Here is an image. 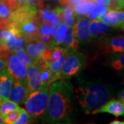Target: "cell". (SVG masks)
Instances as JSON below:
<instances>
[{
  "label": "cell",
  "instance_id": "obj_1",
  "mask_svg": "<svg viewBox=\"0 0 124 124\" xmlns=\"http://www.w3.org/2000/svg\"><path fill=\"white\" fill-rule=\"evenodd\" d=\"M73 85L65 80H57L50 84L48 103L45 121L57 124L67 121L73 110L71 97Z\"/></svg>",
  "mask_w": 124,
  "mask_h": 124
},
{
  "label": "cell",
  "instance_id": "obj_2",
  "mask_svg": "<svg viewBox=\"0 0 124 124\" xmlns=\"http://www.w3.org/2000/svg\"><path fill=\"white\" fill-rule=\"evenodd\" d=\"M76 97L85 114H93L111 97L110 88L98 82L81 84L75 90Z\"/></svg>",
  "mask_w": 124,
  "mask_h": 124
},
{
  "label": "cell",
  "instance_id": "obj_3",
  "mask_svg": "<svg viewBox=\"0 0 124 124\" xmlns=\"http://www.w3.org/2000/svg\"><path fill=\"white\" fill-rule=\"evenodd\" d=\"M50 85H43L41 88L28 94L23 102L25 110L34 118L44 115L48 106Z\"/></svg>",
  "mask_w": 124,
  "mask_h": 124
},
{
  "label": "cell",
  "instance_id": "obj_4",
  "mask_svg": "<svg viewBox=\"0 0 124 124\" xmlns=\"http://www.w3.org/2000/svg\"><path fill=\"white\" fill-rule=\"evenodd\" d=\"M27 42L17 25L11 22L8 28L3 31V40L0 46L8 53H12L17 49L24 48Z\"/></svg>",
  "mask_w": 124,
  "mask_h": 124
},
{
  "label": "cell",
  "instance_id": "obj_5",
  "mask_svg": "<svg viewBox=\"0 0 124 124\" xmlns=\"http://www.w3.org/2000/svg\"><path fill=\"white\" fill-rule=\"evenodd\" d=\"M85 57L84 54L77 51H71L59 71L60 79H70L84 67Z\"/></svg>",
  "mask_w": 124,
  "mask_h": 124
},
{
  "label": "cell",
  "instance_id": "obj_6",
  "mask_svg": "<svg viewBox=\"0 0 124 124\" xmlns=\"http://www.w3.org/2000/svg\"><path fill=\"white\" fill-rule=\"evenodd\" d=\"M39 23V19L37 15L35 17L28 19L17 26L22 35L27 40L28 42H31L38 39V27Z\"/></svg>",
  "mask_w": 124,
  "mask_h": 124
},
{
  "label": "cell",
  "instance_id": "obj_7",
  "mask_svg": "<svg viewBox=\"0 0 124 124\" xmlns=\"http://www.w3.org/2000/svg\"><path fill=\"white\" fill-rule=\"evenodd\" d=\"M28 94L29 92L27 79H15L13 85L10 93L9 99L13 101L16 102L18 104H22L25 101Z\"/></svg>",
  "mask_w": 124,
  "mask_h": 124
},
{
  "label": "cell",
  "instance_id": "obj_8",
  "mask_svg": "<svg viewBox=\"0 0 124 124\" xmlns=\"http://www.w3.org/2000/svg\"><path fill=\"white\" fill-rule=\"evenodd\" d=\"M7 66L10 73L16 79H27V68L15 54H9L7 57Z\"/></svg>",
  "mask_w": 124,
  "mask_h": 124
},
{
  "label": "cell",
  "instance_id": "obj_9",
  "mask_svg": "<svg viewBox=\"0 0 124 124\" xmlns=\"http://www.w3.org/2000/svg\"><path fill=\"white\" fill-rule=\"evenodd\" d=\"M72 28L75 37L78 41L87 42L93 37L90 32V21L88 18H78L77 22Z\"/></svg>",
  "mask_w": 124,
  "mask_h": 124
},
{
  "label": "cell",
  "instance_id": "obj_10",
  "mask_svg": "<svg viewBox=\"0 0 124 124\" xmlns=\"http://www.w3.org/2000/svg\"><path fill=\"white\" fill-rule=\"evenodd\" d=\"M41 23H43L47 25L58 27L62 22V19L60 16L59 12L57 8L52 9L49 7L39 10V17Z\"/></svg>",
  "mask_w": 124,
  "mask_h": 124
},
{
  "label": "cell",
  "instance_id": "obj_11",
  "mask_svg": "<svg viewBox=\"0 0 124 124\" xmlns=\"http://www.w3.org/2000/svg\"><path fill=\"white\" fill-rule=\"evenodd\" d=\"M15 78L10 73L8 68L0 71V100L8 99L13 85Z\"/></svg>",
  "mask_w": 124,
  "mask_h": 124
},
{
  "label": "cell",
  "instance_id": "obj_12",
  "mask_svg": "<svg viewBox=\"0 0 124 124\" xmlns=\"http://www.w3.org/2000/svg\"><path fill=\"white\" fill-rule=\"evenodd\" d=\"M27 81L29 94L42 86L40 78V69L33 62L27 70Z\"/></svg>",
  "mask_w": 124,
  "mask_h": 124
},
{
  "label": "cell",
  "instance_id": "obj_13",
  "mask_svg": "<svg viewBox=\"0 0 124 124\" xmlns=\"http://www.w3.org/2000/svg\"><path fill=\"white\" fill-rule=\"evenodd\" d=\"M107 112L118 117L124 115V106L119 100L112 99L107 103H105L102 106L94 111L93 114Z\"/></svg>",
  "mask_w": 124,
  "mask_h": 124
},
{
  "label": "cell",
  "instance_id": "obj_14",
  "mask_svg": "<svg viewBox=\"0 0 124 124\" xmlns=\"http://www.w3.org/2000/svg\"><path fill=\"white\" fill-rule=\"evenodd\" d=\"M57 9L64 23L68 27L73 28L75 24L76 16L73 6L67 4L63 7H57Z\"/></svg>",
  "mask_w": 124,
  "mask_h": 124
},
{
  "label": "cell",
  "instance_id": "obj_15",
  "mask_svg": "<svg viewBox=\"0 0 124 124\" xmlns=\"http://www.w3.org/2000/svg\"><path fill=\"white\" fill-rule=\"evenodd\" d=\"M105 46L108 53H124V36H116L107 39Z\"/></svg>",
  "mask_w": 124,
  "mask_h": 124
},
{
  "label": "cell",
  "instance_id": "obj_16",
  "mask_svg": "<svg viewBox=\"0 0 124 124\" xmlns=\"http://www.w3.org/2000/svg\"><path fill=\"white\" fill-rule=\"evenodd\" d=\"M47 48V45L40 40H35L28 42L26 46V51L30 54L32 59L35 61L37 58L41 57V54Z\"/></svg>",
  "mask_w": 124,
  "mask_h": 124
},
{
  "label": "cell",
  "instance_id": "obj_17",
  "mask_svg": "<svg viewBox=\"0 0 124 124\" xmlns=\"http://www.w3.org/2000/svg\"><path fill=\"white\" fill-rule=\"evenodd\" d=\"M63 47L69 50L70 51H77L79 48V41L75 37L73 28L69 27L68 28L66 36L62 43Z\"/></svg>",
  "mask_w": 124,
  "mask_h": 124
},
{
  "label": "cell",
  "instance_id": "obj_18",
  "mask_svg": "<svg viewBox=\"0 0 124 124\" xmlns=\"http://www.w3.org/2000/svg\"><path fill=\"white\" fill-rule=\"evenodd\" d=\"M68 28V26L65 23H60L57 27V31H56V32L54 33L51 42L47 46L50 47H54L62 44L63 41L66 37Z\"/></svg>",
  "mask_w": 124,
  "mask_h": 124
},
{
  "label": "cell",
  "instance_id": "obj_19",
  "mask_svg": "<svg viewBox=\"0 0 124 124\" xmlns=\"http://www.w3.org/2000/svg\"><path fill=\"white\" fill-rule=\"evenodd\" d=\"M69 53V50L66 51L65 53L62 54L60 57L57 59V60L52 61V62H48L49 68L51 70V72L53 73L54 75H57L60 79V76H59V71L61 70L62 67L63 66L64 62L66 61V57Z\"/></svg>",
  "mask_w": 124,
  "mask_h": 124
},
{
  "label": "cell",
  "instance_id": "obj_20",
  "mask_svg": "<svg viewBox=\"0 0 124 124\" xmlns=\"http://www.w3.org/2000/svg\"><path fill=\"white\" fill-rule=\"evenodd\" d=\"M108 30V26L100 20H93L90 24V32L92 37L104 34Z\"/></svg>",
  "mask_w": 124,
  "mask_h": 124
},
{
  "label": "cell",
  "instance_id": "obj_21",
  "mask_svg": "<svg viewBox=\"0 0 124 124\" xmlns=\"http://www.w3.org/2000/svg\"><path fill=\"white\" fill-rule=\"evenodd\" d=\"M40 78L43 85H50L53 81L59 80L57 75H54L50 70L48 66L40 69Z\"/></svg>",
  "mask_w": 124,
  "mask_h": 124
},
{
  "label": "cell",
  "instance_id": "obj_22",
  "mask_svg": "<svg viewBox=\"0 0 124 124\" xmlns=\"http://www.w3.org/2000/svg\"><path fill=\"white\" fill-rule=\"evenodd\" d=\"M95 6L93 1H81L75 5L74 12L77 15H84L90 13Z\"/></svg>",
  "mask_w": 124,
  "mask_h": 124
},
{
  "label": "cell",
  "instance_id": "obj_23",
  "mask_svg": "<svg viewBox=\"0 0 124 124\" xmlns=\"http://www.w3.org/2000/svg\"><path fill=\"white\" fill-rule=\"evenodd\" d=\"M21 108L19 106L18 103L11 100H2L0 101V115L3 117L10 111L20 110Z\"/></svg>",
  "mask_w": 124,
  "mask_h": 124
},
{
  "label": "cell",
  "instance_id": "obj_24",
  "mask_svg": "<svg viewBox=\"0 0 124 124\" xmlns=\"http://www.w3.org/2000/svg\"><path fill=\"white\" fill-rule=\"evenodd\" d=\"M109 10L110 8L105 5H95V6L93 8V10L88 13L86 17L90 19H98L106 15L107 13L109 11Z\"/></svg>",
  "mask_w": 124,
  "mask_h": 124
},
{
  "label": "cell",
  "instance_id": "obj_25",
  "mask_svg": "<svg viewBox=\"0 0 124 124\" xmlns=\"http://www.w3.org/2000/svg\"><path fill=\"white\" fill-rule=\"evenodd\" d=\"M110 65L115 70L121 71L124 70V53L116 54L112 59Z\"/></svg>",
  "mask_w": 124,
  "mask_h": 124
},
{
  "label": "cell",
  "instance_id": "obj_26",
  "mask_svg": "<svg viewBox=\"0 0 124 124\" xmlns=\"http://www.w3.org/2000/svg\"><path fill=\"white\" fill-rule=\"evenodd\" d=\"M14 53H15V54L25 64V66L26 67L30 66L34 62V60L32 59V58L30 56L29 54L27 53L26 51L23 48L17 49Z\"/></svg>",
  "mask_w": 124,
  "mask_h": 124
},
{
  "label": "cell",
  "instance_id": "obj_27",
  "mask_svg": "<svg viewBox=\"0 0 124 124\" xmlns=\"http://www.w3.org/2000/svg\"><path fill=\"white\" fill-rule=\"evenodd\" d=\"M57 27L47 25L43 23L40 22L38 27V37L40 35H52L53 36L56 32Z\"/></svg>",
  "mask_w": 124,
  "mask_h": 124
},
{
  "label": "cell",
  "instance_id": "obj_28",
  "mask_svg": "<svg viewBox=\"0 0 124 124\" xmlns=\"http://www.w3.org/2000/svg\"><path fill=\"white\" fill-rule=\"evenodd\" d=\"M32 121V116L26 110L21 108L19 112V116L17 121L15 122L16 124H30Z\"/></svg>",
  "mask_w": 124,
  "mask_h": 124
},
{
  "label": "cell",
  "instance_id": "obj_29",
  "mask_svg": "<svg viewBox=\"0 0 124 124\" xmlns=\"http://www.w3.org/2000/svg\"><path fill=\"white\" fill-rule=\"evenodd\" d=\"M21 110V109H20ZM20 110H15L10 111L6 115L3 117L4 119L5 124H13L17 121L19 116V112Z\"/></svg>",
  "mask_w": 124,
  "mask_h": 124
},
{
  "label": "cell",
  "instance_id": "obj_30",
  "mask_svg": "<svg viewBox=\"0 0 124 124\" xmlns=\"http://www.w3.org/2000/svg\"><path fill=\"white\" fill-rule=\"evenodd\" d=\"M13 10L4 1L0 0V17L9 18Z\"/></svg>",
  "mask_w": 124,
  "mask_h": 124
},
{
  "label": "cell",
  "instance_id": "obj_31",
  "mask_svg": "<svg viewBox=\"0 0 124 124\" xmlns=\"http://www.w3.org/2000/svg\"><path fill=\"white\" fill-rule=\"evenodd\" d=\"M108 7L111 10H120L124 8L121 0H108Z\"/></svg>",
  "mask_w": 124,
  "mask_h": 124
},
{
  "label": "cell",
  "instance_id": "obj_32",
  "mask_svg": "<svg viewBox=\"0 0 124 124\" xmlns=\"http://www.w3.org/2000/svg\"><path fill=\"white\" fill-rule=\"evenodd\" d=\"M38 39L43 41L44 43H45L46 45H48L51 41L53 39L52 38V35H40L38 37Z\"/></svg>",
  "mask_w": 124,
  "mask_h": 124
},
{
  "label": "cell",
  "instance_id": "obj_33",
  "mask_svg": "<svg viewBox=\"0 0 124 124\" xmlns=\"http://www.w3.org/2000/svg\"><path fill=\"white\" fill-rule=\"evenodd\" d=\"M26 3L35 5L37 8H42V7H43V4L41 1V0H26Z\"/></svg>",
  "mask_w": 124,
  "mask_h": 124
},
{
  "label": "cell",
  "instance_id": "obj_34",
  "mask_svg": "<svg viewBox=\"0 0 124 124\" xmlns=\"http://www.w3.org/2000/svg\"><path fill=\"white\" fill-rule=\"evenodd\" d=\"M7 68H8L7 62H6L5 59H4L3 58L0 57V71L3 70Z\"/></svg>",
  "mask_w": 124,
  "mask_h": 124
},
{
  "label": "cell",
  "instance_id": "obj_35",
  "mask_svg": "<svg viewBox=\"0 0 124 124\" xmlns=\"http://www.w3.org/2000/svg\"><path fill=\"white\" fill-rule=\"evenodd\" d=\"M92 1L98 4L105 5L106 6H108V0H92Z\"/></svg>",
  "mask_w": 124,
  "mask_h": 124
},
{
  "label": "cell",
  "instance_id": "obj_36",
  "mask_svg": "<svg viewBox=\"0 0 124 124\" xmlns=\"http://www.w3.org/2000/svg\"><path fill=\"white\" fill-rule=\"evenodd\" d=\"M119 99L120 101H121V103H123V105L124 106V90H123L119 94Z\"/></svg>",
  "mask_w": 124,
  "mask_h": 124
},
{
  "label": "cell",
  "instance_id": "obj_37",
  "mask_svg": "<svg viewBox=\"0 0 124 124\" xmlns=\"http://www.w3.org/2000/svg\"><path fill=\"white\" fill-rule=\"evenodd\" d=\"M4 31V29L0 28V45L2 43V40H3V31Z\"/></svg>",
  "mask_w": 124,
  "mask_h": 124
},
{
  "label": "cell",
  "instance_id": "obj_38",
  "mask_svg": "<svg viewBox=\"0 0 124 124\" xmlns=\"http://www.w3.org/2000/svg\"><path fill=\"white\" fill-rule=\"evenodd\" d=\"M110 124H124V121H118V120H115L112 122H111Z\"/></svg>",
  "mask_w": 124,
  "mask_h": 124
},
{
  "label": "cell",
  "instance_id": "obj_39",
  "mask_svg": "<svg viewBox=\"0 0 124 124\" xmlns=\"http://www.w3.org/2000/svg\"><path fill=\"white\" fill-rule=\"evenodd\" d=\"M17 1L19 4H20L21 5H22L23 4H24L26 1V0H16Z\"/></svg>",
  "mask_w": 124,
  "mask_h": 124
},
{
  "label": "cell",
  "instance_id": "obj_40",
  "mask_svg": "<svg viewBox=\"0 0 124 124\" xmlns=\"http://www.w3.org/2000/svg\"><path fill=\"white\" fill-rule=\"evenodd\" d=\"M5 124V121L4 119V118H3V116L1 115H0V124Z\"/></svg>",
  "mask_w": 124,
  "mask_h": 124
},
{
  "label": "cell",
  "instance_id": "obj_41",
  "mask_svg": "<svg viewBox=\"0 0 124 124\" xmlns=\"http://www.w3.org/2000/svg\"><path fill=\"white\" fill-rule=\"evenodd\" d=\"M121 4H122V5L124 6V0H121Z\"/></svg>",
  "mask_w": 124,
  "mask_h": 124
},
{
  "label": "cell",
  "instance_id": "obj_42",
  "mask_svg": "<svg viewBox=\"0 0 124 124\" xmlns=\"http://www.w3.org/2000/svg\"><path fill=\"white\" fill-rule=\"evenodd\" d=\"M0 101H1V100H0Z\"/></svg>",
  "mask_w": 124,
  "mask_h": 124
}]
</instances>
